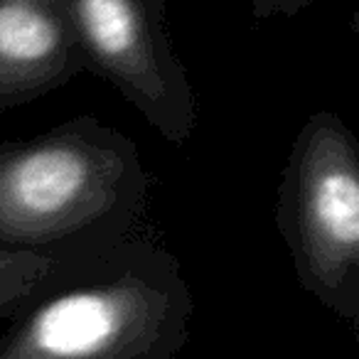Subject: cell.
<instances>
[{"mask_svg": "<svg viewBox=\"0 0 359 359\" xmlns=\"http://www.w3.org/2000/svg\"><path fill=\"white\" fill-rule=\"evenodd\" d=\"M62 254L0 246V323L13 320L50 280Z\"/></svg>", "mask_w": 359, "mask_h": 359, "instance_id": "8992f818", "label": "cell"}, {"mask_svg": "<svg viewBox=\"0 0 359 359\" xmlns=\"http://www.w3.org/2000/svg\"><path fill=\"white\" fill-rule=\"evenodd\" d=\"M55 3H60V6H62V0H55Z\"/></svg>", "mask_w": 359, "mask_h": 359, "instance_id": "ba28073f", "label": "cell"}, {"mask_svg": "<svg viewBox=\"0 0 359 359\" xmlns=\"http://www.w3.org/2000/svg\"><path fill=\"white\" fill-rule=\"evenodd\" d=\"M150 180L135 140L74 116L0 143V246L65 254L145 226Z\"/></svg>", "mask_w": 359, "mask_h": 359, "instance_id": "7a4b0ae2", "label": "cell"}, {"mask_svg": "<svg viewBox=\"0 0 359 359\" xmlns=\"http://www.w3.org/2000/svg\"><path fill=\"white\" fill-rule=\"evenodd\" d=\"M84 69L106 79L165 140L197 128V99L165 20V0H62Z\"/></svg>", "mask_w": 359, "mask_h": 359, "instance_id": "277c9868", "label": "cell"}, {"mask_svg": "<svg viewBox=\"0 0 359 359\" xmlns=\"http://www.w3.org/2000/svg\"><path fill=\"white\" fill-rule=\"evenodd\" d=\"M318 0H249L256 18H293Z\"/></svg>", "mask_w": 359, "mask_h": 359, "instance_id": "52a82bcc", "label": "cell"}, {"mask_svg": "<svg viewBox=\"0 0 359 359\" xmlns=\"http://www.w3.org/2000/svg\"><path fill=\"white\" fill-rule=\"evenodd\" d=\"M192 310L180 259L143 226L65 251L0 337V359H172Z\"/></svg>", "mask_w": 359, "mask_h": 359, "instance_id": "6da1fadb", "label": "cell"}, {"mask_svg": "<svg viewBox=\"0 0 359 359\" xmlns=\"http://www.w3.org/2000/svg\"><path fill=\"white\" fill-rule=\"evenodd\" d=\"M84 72L55 0H0V111L42 99Z\"/></svg>", "mask_w": 359, "mask_h": 359, "instance_id": "5b68a950", "label": "cell"}, {"mask_svg": "<svg viewBox=\"0 0 359 359\" xmlns=\"http://www.w3.org/2000/svg\"><path fill=\"white\" fill-rule=\"evenodd\" d=\"M276 226L300 288L359 332V143L334 111H315L283 165Z\"/></svg>", "mask_w": 359, "mask_h": 359, "instance_id": "3957f363", "label": "cell"}]
</instances>
